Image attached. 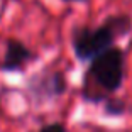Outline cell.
Instances as JSON below:
<instances>
[{
    "mask_svg": "<svg viewBox=\"0 0 132 132\" xmlns=\"http://www.w3.org/2000/svg\"><path fill=\"white\" fill-rule=\"evenodd\" d=\"M125 80V51L110 46L88 61L83 75L81 98L86 103H102L105 97L117 93Z\"/></svg>",
    "mask_w": 132,
    "mask_h": 132,
    "instance_id": "6da1fadb",
    "label": "cell"
},
{
    "mask_svg": "<svg viewBox=\"0 0 132 132\" xmlns=\"http://www.w3.org/2000/svg\"><path fill=\"white\" fill-rule=\"evenodd\" d=\"M39 132H68V129L63 122H51V124L43 125L39 129Z\"/></svg>",
    "mask_w": 132,
    "mask_h": 132,
    "instance_id": "8992f818",
    "label": "cell"
},
{
    "mask_svg": "<svg viewBox=\"0 0 132 132\" xmlns=\"http://www.w3.org/2000/svg\"><path fill=\"white\" fill-rule=\"evenodd\" d=\"M132 32L130 14H112L98 26L78 24L71 29V49L78 61L88 63L102 51Z\"/></svg>",
    "mask_w": 132,
    "mask_h": 132,
    "instance_id": "7a4b0ae2",
    "label": "cell"
},
{
    "mask_svg": "<svg viewBox=\"0 0 132 132\" xmlns=\"http://www.w3.org/2000/svg\"><path fill=\"white\" fill-rule=\"evenodd\" d=\"M61 2H64V4H85L88 0H61Z\"/></svg>",
    "mask_w": 132,
    "mask_h": 132,
    "instance_id": "52a82bcc",
    "label": "cell"
},
{
    "mask_svg": "<svg viewBox=\"0 0 132 132\" xmlns=\"http://www.w3.org/2000/svg\"><path fill=\"white\" fill-rule=\"evenodd\" d=\"M102 107H103V113L107 117H122L127 112L125 100H122L119 97H113V95L105 97L103 102H102Z\"/></svg>",
    "mask_w": 132,
    "mask_h": 132,
    "instance_id": "5b68a950",
    "label": "cell"
},
{
    "mask_svg": "<svg viewBox=\"0 0 132 132\" xmlns=\"http://www.w3.org/2000/svg\"><path fill=\"white\" fill-rule=\"evenodd\" d=\"M26 90L34 105H44L68 92V78L59 70H43L27 78Z\"/></svg>",
    "mask_w": 132,
    "mask_h": 132,
    "instance_id": "3957f363",
    "label": "cell"
},
{
    "mask_svg": "<svg viewBox=\"0 0 132 132\" xmlns=\"http://www.w3.org/2000/svg\"><path fill=\"white\" fill-rule=\"evenodd\" d=\"M36 59V53L17 37H9L5 41V53L0 61V71L17 73L22 71L31 61Z\"/></svg>",
    "mask_w": 132,
    "mask_h": 132,
    "instance_id": "277c9868",
    "label": "cell"
}]
</instances>
